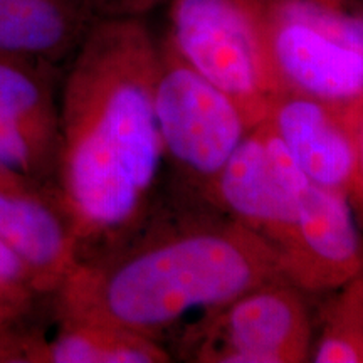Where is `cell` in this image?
Masks as SVG:
<instances>
[{
	"instance_id": "1",
	"label": "cell",
	"mask_w": 363,
	"mask_h": 363,
	"mask_svg": "<svg viewBox=\"0 0 363 363\" xmlns=\"http://www.w3.org/2000/svg\"><path fill=\"white\" fill-rule=\"evenodd\" d=\"M71 57L59 93L54 185L86 259L94 247L101 254L125 242L147 216L163 162L160 44L140 16H108Z\"/></svg>"
},
{
	"instance_id": "2",
	"label": "cell",
	"mask_w": 363,
	"mask_h": 363,
	"mask_svg": "<svg viewBox=\"0 0 363 363\" xmlns=\"http://www.w3.org/2000/svg\"><path fill=\"white\" fill-rule=\"evenodd\" d=\"M286 278L276 252L230 217L150 229L81 259L52 293L56 313L158 340L192 311L216 310Z\"/></svg>"
},
{
	"instance_id": "3",
	"label": "cell",
	"mask_w": 363,
	"mask_h": 363,
	"mask_svg": "<svg viewBox=\"0 0 363 363\" xmlns=\"http://www.w3.org/2000/svg\"><path fill=\"white\" fill-rule=\"evenodd\" d=\"M279 93L363 108V21L350 0H249Z\"/></svg>"
},
{
	"instance_id": "4",
	"label": "cell",
	"mask_w": 363,
	"mask_h": 363,
	"mask_svg": "<svg viewBox=\"0 0 363 363\" xmlns=\"http://www.w3.org/2000/svg\"><path fill=\"white\" fill-rule=\"evenodd\" d=\"M155 115L163 160L206 199L227 160L256 126L229 94L194 71L167 40L160 44Z\"/></svg>"
},
{
	"instance_id": "5",
	"label": "cell",
	"mask_w": 363,
	"mask_h": 363,
	"mask_svg": "<svg viewBox=\"0 0 363 363\" xmlns=\"http://www.w3.org/2000/svg\"><path fill=\"white\" fill-rule=\"evenodd\" d=\"M170 48L257 125L279 94L249 0H169Z\"/></svg>"
},
{
	"instance_id": "6",
	"label": "cell",
	"mask_w": 363,
	"mask_h": 363,
	"mask_svg": "<svg viewBox=\"0 0 363 363\" xmlns=\"http://www.w3.org/2000/svg\"><path fill=\"white\" fill-rule=\"evenodd\" d=\"M305 291L286 278L257 284L192 326L190 360L201 363L311 362L315 325Z\"/></svg>"
},
{
	"instance_id": "7",
	"label": "cell",
	"mask_w": 363,
	"mask_h": 363,
	"mask_svg": "<svg viewBox=\"0 0 363 363\" xmlns=\"http://www.w3.org/2000/svg\"><path fill=\"white\" fill-rule=\"evenodd\" d=\"M306 182L284 145L259 121L217 175L207 201L264 240L283 267L294 240L296 192Z\"/></svg>"
},
{
	"instance_id": "8",
	"label": "cell",
	"mask_w": 363,
	"mask_h": 363,
	"mask_svg": "<svg viewBox=\"0 0 363 363\" xmlns=\"http://www.w3.org/2000/svg\"><path fill=\"white\" fill-rule=\"evenodd\" d=\"M51 62L0 51V167L54 184L59 96Z\"/></svg>"
},
{
	"instance_id": "9",
	"label": "cell",
	"mask_w": 363,
	"mask_h": 363,
	"mask_svg": "<svg viewBox=\"0 0 363 363\" xmlns=\"http://www.w3.org/2000/svg\"><path fill=\"white\" fill-rule=\"evenodd\" d=\"M362 116L363 108L279 93L261 121L284 145L313 185L350 199L358 172Z\"/></svg>"
},
{
	"instance_id": "10",
	"label": "cell",
	"mask_w": 363,
	"mask_h": 363,
	"mask_svg": "<svg viewBox=\"0 0 363 363\" xmlns=\"http://www.w3.org/2000/svg\"><path fill=\"white\" fill-rule=\"evenodd\" d=\"M0 242L33 267L48 296L81 259L78 234L54 184L2 167Z\"/></svg>"
},
{
	"instance_id": "11",
	"label": "cell",
	"mask_w": 363,
	"mask_h": 363,
	"mask_svg": "<svg viewBox=\"0 0 363 363\" xmlns=\"http://www.w3.org/2000/svg\"><path fill=\"white\" fill-rule=\"evenodd\" d=\"M363 269V239L348 195L306 182L296 192L294 240L283 271L305 293L335 291Z\"/></svg>"
},
{
	"instance_id": "12",
	"label": "cell",
	"mask_w": 363,
	"mask_h": 363,
	"mask_svg": "<svg viewBox=\"0 0 363 363\" xmlns=\"http://www.w3.org/2000/svg\"><path fill=\"white\" fill-rule=\"evenodd\" d=\"M57 330L48 338L26 326L22 363H167L158 340L89 318L56 313Z\"/></svg>"
},
{
	"instance_id": "13",
	"label": "cell",
	"mask_w": 363,
	"mask_h": 363,
	"mask_svg": "<svg viewBox=\"0 0 363 363\" xmlns=\"http://www.w3.org/2000/svg\"><path fill=\"white\" fill-rule=\"evenodd\" d=\"M101 17L98 0H0V51L56 65Z\"/></svg>"
},
{
	"instance_id": "14",
	"label": "cell",
	"mask_w": 363,
	"mask_h": 363,
	"mask_svg": "<svg viewBox=\"0 0 363 363\" xmlns=\"http://www.w3.org/2000/svg\"><path fill=\"white\" fill-rule=\"evenodd\" d=\"M331 293L313 338L311 362L363 363V269Z\"/></svg>"
},
{
	"instance_id": "15",
	"label": "cell",
	"mask_w": 363,
	"mask_h": 363,
	"mask_svg": "<svg viewBox=\"0 0 363 363\" xmlns=\"http://www.w3.org/2000/svg\"><path fill=\"white\" fill-rule=\"evenodd\" d=\"M44 296L33 267L0 242V330L27 323Z\"/></svg>"
},
{
	"instance_id": "16",
	"label": "cell",
	"mask_w": 363,
	"mask_h": 363,
	"mask_svg": "<svg viewBox=\"0 0 363 363\" xmlns=\"http://www.w3.org/2000/svg\"><path fill=\"white\" fill-rule=\"evenodd\" d=\"M162 0H98L103 17L108 16H140Z\"/></svg>"
},
{
	"instance_id": "17",
	"label": "cell",
	"mask_w": 363,
	"mask_h": 363,
	"mask_svg": "<svg viewBox=\"0 0 363 363\" xmlns=\"http://www.w3.org/2000/svg\"><path fill=\"white\" fill-rule=\"evenodd\" d=\"M350 202L363 214V116L360 123V135H358V172L355 185H353L350 194Z\"/></svg>"
},
{
	"instance_id": "18",
	"label": "cell",
	"mask_w": 363,
	"mask_h": 363,
	"mask_svg": "<svg viewBox=\"0 0 363 363\" xmlns=\"http://www.w3.org/2000/svg\"><path fill=\"white\" fill-rule=\"evenodd\" d=\"M353 9H355L358 16H360V19L363 21V0H350Z\"/></svg>"
}]
</instances>
